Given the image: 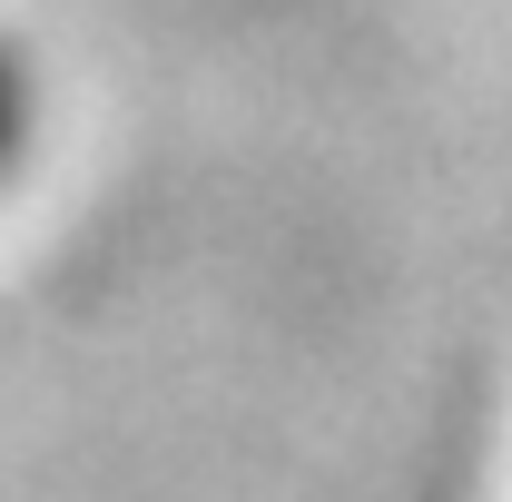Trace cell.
I'll list each match as a JSON object with an SVG mask.
<instances>
[{
	"mask_svg": "<svg viewBox=\"0 0 512 502\" xmlns=\"http://www.w3.org/2000/svg\"><path fill=\"white\" fill-rule=\"evenodd\" d=\"M30 138H40V79H30V60H20V50L0 40V188L20 178Z\"/></svg>",
	"mask_w": 512,
	"mask_h": 502,
	"instance_id": "6da1fadb",
	"label": "cell"
}]
</instances>
